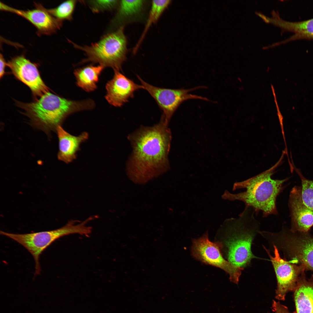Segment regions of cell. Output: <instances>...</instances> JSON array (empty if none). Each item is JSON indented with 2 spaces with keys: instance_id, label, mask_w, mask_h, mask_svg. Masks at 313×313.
Segmentation results:
<instances>
[{
  "instance_id": "ffe728a7",
  "label": "cell",
  "mask_w": 313,
  "mask_h": 313,
  "mask_svg": "<svg viewBox=\"0 0 313 313\" xmlns=\"http://www.w3.org/2000/svg\"><path fill=\"white\" fill-rule=\"evenodd\" d=\"M170 0H152L148 18L141 36L133 50L135 54L142 43L150 27L158 21L171 3Z\"/></svg>"
},
{
  "instance_id": "ba28073f",
  "label": "cell",
  "mask_w": 313,
  "mask_h": 313,
  "mask_svg": "<svg viewBox=\"0 0 313 313\" xmlns=\"http://www.w3.org/2000/svg\"><path fill=\"white\" fill-rule=\"evenodd\" d=\"M221 248L219 243L209 240L207 233L193 241L192 251L193 255L197 259L223 270L229 274L230 281L237 284L243 269L225 259Z\"/></svg>"
},
{
  "instance_id": "2e32d148",
  "label": "cell",
  "mask_w": 313,
  "mask_h": 313,
  "mask_svg": "<svg viewBox=\"0 0 313 313\" xmlns=\"http://www.w3.org/2000/svg\"><path fill=\"white\" fill-rule=\"evenodd\" d=\"M305 271L299 276L294 290L296 313L313 312V275L306 278Z\"/></svg>"
},
{
  "instance_id": "603a6c76",
  "label": "cell",
  "mask_w": 313,
  "mask_h": 313,
  "mask_svg": "<svg viewBox=\"0 0 313 313\" xmlns=\"http://www.w3.org/2000/svg\"><path fill=\"white\" fill-rule=\"evenodd\" d=\"M92 12L98 13L111 10L118 6V0H92L86 1Z\"/></svg>"
},
{
  "instance_id": "8fae6325",
  "label": "cell",
  "mask_w": 313,
  "mask_h": 313,
  "mask_svg": "<svg viewBox=\"0 0 313 313\" xmlns=\"http://www.w3.org/2000/svg\"><path fill=\"white\" fill-rule=\"evenodd\" d=\"M15 77L28 86L32 91L34 100L50 89L42 79L37 65L23 55L17 56L7 63Z\"/></svg>"
},
{
  "instance_id": "30bf717a",
  "label": "cell",
  "mask_w": 313,
  "mask_h": 313,
  "mask_svg": "<svg viewBox=\"0 0 313 313\" xmlns=\"http://www.w3.org/2000/svg\"><path fill=\"white\" fill-rule=\"evenodd\" d=\"M270 257L276 274L277 286L275 298L284 301L287 294L294 291L301 274L305 271V267L297 265L282 259L277 247L274 245V256H271L269 251L263 247Z\"/></svg>"
},
{
  "instance_id": "5bb4252c",
  "label": "cell",
  "mask_w": 313,
  "mask_h": 313,
  "mask_svg": "<svg viewBox=\"0 0 313 313\" xmlns=\"http://www.w3.org/2000/svg\"><path fill=\"white\" fill-rule=\"evenodd\" d=\"M113 78L106 83L105 98L111 105L121 107L133 97L134 92L143 89L141 85L135 83L120 71H114Z\"/></svg>"
},
{
  "instance_id": "3957f363",
  "label": "cell",
  "mask_w": 313,
  "mask_h": 313,
  "mask_svg": "<svg viewBox=\"0 0 313 313\" xmlns=\"http://www.w3.org/2000/svg\"><path fill=\"white\" fill-rule=\"evenodd\" d=\"M17 105L23 109L32 125L48 135L57 129L69 115L78 111L92 109L94 102L87 99L75 101L47 92L39 99L30 103L16 101Z\"/></svg>"
},
{
  "instance_id": "7402d4cb",
  "label": "cell",
  "mask_w": 313,
  "mask_h": 313,
  "mask_svg": "<svg viewBox=\"0 0 313 313\" xmlns=\"http://www.w3.org/2000/svg\"><path fill=\"white\" fill-rule=\"evenodd\" d=\"M294 170L300 177L301 183V195L304 203L313 211V180H310L305 178L301 170L293 164Z\"/></svg>"
},
{
  "instance_id": "e0dca14e",
  "label": "cell",
  "mask_w": 313,
  "mask_h": 313,
  "mask_svg": "<svg viewBox=\"0 0 313 313\" xmlns=\"http://www.w3.org/2000/svg\"><path fill=\"white\" fill-rule=\"evenodd\" d=\"M145 1L142 0L120 1L117 11L112 21L111 26L118 28L124 26V24L139 17L144 8Z\"/></svg>"
},
{
  "instance_id": "277c9868",
  "label": "cell",
  "mask_w": 313,
  "mask_h": 313,
  "mask_svg": "<svg viewBox=\"0 0 313 313\" xmlns=\"http://www.w3.org/2000/svg\"><path fill=\"white\" fill-rule=\"evenodd\" d=\"M252 208L245 206L237 218L226 220L230 235L226 242L228 261L242 269L255 257L251 250V244L259 226Z\"/></svg>"
},
{
  "instance_id": "484cf974",
  "label": "cell",
  "mask_w": 313,
  "mask_h": 313,
  "mask_svg": "<svg viewBox=\"0 0 313 313\" xmlns=\"http://www.w3.org/2000/svg\"></svg>"
},
{
  "instance_id": "7c38bea8",
  "label": "cell",
  "mask_w": 313,
  "mask_h": 313,
  "mask_svg": "<svg viewBox=\"0 0 313 313\" xmlns=\"http://www.w3.org/2000/svg\"><path fill=\"white\" fill-rule=\"evenodd\" d=\"M35 5V8L27 10L16 9L3 3L0 7L1 10L15 13L28 20L36 27L39 34H51L61 27L63 21L52 16L42 5Z\"/></svg>"
},
{
  "instance_id": "9c48e42d",
  "label": "cell",
  "mask_w": 313,
  "mask_h": 313,
  "mask_svg": "<svg viewBox=\"0 0 313 313\" xmlns=\"http://www.w3.org/2000/svg\"><path fill=\"white\" fill-rule=\"evenodd\" d=\"M289 234L283 229L274 235L281 239L283 246L292 261L303 265L306 270H313V236L308 232H297Z\"/></svg>"
},
{
  "instance_id": "44dd1931",
  "label": "cell",
  "mask_w": 313,
  "mask_h": 313,
  "mask_svg": "<svg viewBox=\"0 0 313 313\" xmlns=\"http://www.w3.org/2000/svg\"><path fill=\"white\" fill-rule=\"evenodd\" d=\"M77 1L67 0L55 8L46 9V10L52 16L59 20L62 21L64 20L71 21L73 18Z\"/></svg>"
},
{
  "instance_id": "cb8c5ba5",
  "label": "cell",
  "mask_w": 313,
  "mask_h": 313,
  "mask_svg": "<svg viewBox=\"0 0 313 313\" xmlns=\"http://www.w3.org/2000/svg\"><path fill=\"white\" fill-rule=\"evenodd\" d=\"M272 309L274 313H296V311L290 312L287 307L274 300L272 301Z\"/></svg>"
},
{
  "instance_id": "d4e9b609",
  "label": "cell",
  "mask_w": 313,
  "mask_h": 313,
  "mask_svg": "<svg viewBox=\"0 0 313 313\" xmlns=\"http://www.w3.org/2000/svg\"><path fill=\"white\" fill-rule=\"evenodd\" d=\"M0 78L1 79L5 74V67L7 66V63L3 55L1 53L0 55Z\"/></svg>"
},
{
  "instance_id": "4fadbf2b",
  "label": "cell",
  "mask_w": 313,
  "mask_h": 313,
  "mask_svg": "<svg viewBox=\"0 0 313 313\" xmlns=\"http://www.w3.org/2000/svg\"><path fill=\"white\" fill-rule=\"evenodd\" d=\"M288 206L291 219L290 230L293 233L308 232L313 225V211L303 202L301 186H295L292 188Z\"/></svg>"
},
{
  "instance_id": "8992f818",
  "label": "cell",
  "mask_w": 313,
  "mask_h": 313,
  "mask_svg": "<svg viewBox=\"0 0 313 313\" xmlns=\"http://www.w3.org/2000/svg\"><path fill=\"white\" fill-rule=\"evenodd\" d=\"M86 220L75 224L74 220L69 221L64 226L54 230L25 234H15L0 231L1 235L8 237L25 248L32 254L35 262L34 274H40L39 257L42 252L53 242L64 236L73 234L88 236L91 232L90 227L85 225Z\"/></svg>"
},
{
  "instance_id": "52a82bcc",
  "label": "cell",
  "mask_w": 313,
  "mask_h": 313,
  "mask_svg": "<svg viewBox=\"0 0 313 313\" xmlns=\"http://www.w3.org/2000/svg\"><path fill=\"white\" fill-rule=\"evenodd\" d=\"M143 89L146 90L156 102L163 111L162 116L169 124L172 115L180 105L184 101L191 99L206 101L209 99L205 97L190 93L193 91L206 88L205 86H198L190 89H169L152 85L143 81L139 76Z\"/></svg>"
},
{
  "instance_id": "d6986e66",
  "label": "cell",
  "mask_w": 313,
  "mask_h": 313,
  "mask_svg": "<svg viewBox=\"0 0 313 313\" xmlns=\"http://www.w3.org/2000/svg\"><path fill=\"white\" fill-rule=\"evenodd\" d=\"M104 68L100 65H88L75 70L74 74L77 85L87 92L94 90L97 88L99 76Z\"/></svg>"
},
{
  "instance_id": "7a4b0ae2",
  "label": "cell",
  "mask_w": 313,
  "mask_h": 313,
  "mask_svg": "<svg viewBox=\"0 0 313 313\" xmlns=\"http://www.w3.org/2000/svg\"><path fill=\"white\" fill-rule=\"evenodd\" d=\"M284 154L283 153L278 161L269 169L246 180L234 183L233 190L245 189V191L233 194L225 190L222 198L231 201H243L245 206L252 208L256 214L262 211L264 217L271 214L277 215L276 198L283 190L284 183L288 178L274 179L271 177L281 162Z\"/></svg>"
},
{
  "instance_id": "5b68a950",
  "label": "cell",
  "mask_w": 313,
  "mask_h": 313,
  "mask_svg": "<svg viewBox=\"0 0 313 313\" xmlns=\"http://www.w3.org/2000/svg\"><path fill=\"white\" fill-rule=\"evenodd\" d=\"M124 28L122 26L107 33L90 46H81L70 40L69 41L75 48L85 54L86 58L82 63H98L104 67H111L114 71H120L127 59V40Z\"/></svg>"
},
{
  "instance_id": "9a60e30c",
  "label": "cell",
  "mask_w": 313,
  "mask_h": 313,
  "mask_svg": "<svg viewBox=\"0 0 313 313\" xmlns=\"http://www.w3.org/2000/svg\"><path fill=\"white\" fill-rule=\"evenodd\" d=\"M59 140L58 159L66 163L72 162L77 157L81 144L88 139L89 134L83 132L78 136L72 135L59 126L57 129Z\"/></svg>"
},
{
  "instance_id": "6da1fadb",
  "label": "cell",
  "mask_w": 313,
  "mask_h": 313,
  "mask_svg": "<svg viewBox=\"0 0 313 313\" xmlns=\"http://www.w3.org/2000/svg\"><path fill=\"white\" fill-rule=\"evenodd\" d=\"M168 125L162 116L157 124L141 126L128 135L132 151L126 170L134 182L145 183L169 169L168 156L172 137Z\"/></svg>"
},
{
  "instance_id": "ac0fdd59",
  "label": "cell",
  "mask_w": 313,
  "mask_h": 313,
  "mask_svg": "<svg viewBox=\"0 0 313 313\" xmlns=\"http://www.w3.org/2000/svg\"><path fill=\"white\" fill-rule=\"evenodd\" d=\"M270 23L285 30L294 33L283 43L297 39H313V19L301 21L291 22L284 21L278 17L276 18L270 19Z\"/></svg>"
}]
</instances>
